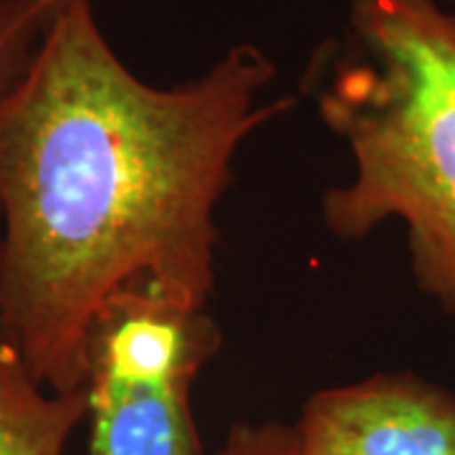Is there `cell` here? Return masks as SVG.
<instances>
[{
    "label": "cell",
    "mask_w": 455,
    "mask_h": 455,
    "mask_svg": "<svg viewBox=\"0 0 455 455\" xmlns=\"http://www.w3.org/2000/svg\"><path fill=\"white\" fill-rule=\"evenodd\" d=\"M61 0H0V92L13 84Z\"/></svg>",
    "instance_id": "6"
},
{
    "label": "cell",
    "mask_w": 455,
    "mask_h": 455,
    "mask_svg": "<svg viewBox=\"0 0 455 455\" xmlns=\"http://www.w3.org/2000/svg\"><path fill=\"white\" fill-rule=\"evenodd\" d=\"M233 44L170 86L137 76L92 0H61L0 92V339L51 392L86 390L89 334L130 289L208 309L235 157L296 104Z\"/></svg>",
    "instance_id": "1"
},
{
    "label": "cell",
    "mask_w": 455,
    "mask_h": 455,
    "mask_svg": "<svg viewBox=\"0 0 455 455\" xmlns=\"http://www.w3.org/2000/svg\"><path fill=\"white\" fill-rule=\"evenodd\" d=\"M304 455H455V395L385 372L311 395L293 423Z\"/></svg>",
    "instance_id": "4"
},
{
    "label": "cell",
    "mask_w": 455,
    "mask_h": 455,
    "mask_svg": "<svg viewBox=\"0 0 455 455\" xmlns=\"http://www.w3.org/2000/svg\"><path fill=\"white\" fill-rule=\"evenodd\" d=\"M451 3H455V0H451Z\"/></svg>",
    "instance_id": "8"
},
{
    "label": "cell",
    "mask_w": 455,
    "mask_h": 455,
    "mask_svg": "<svg viewBox=\"0 0 455 455\" xmlns=\"http://www.w3.org/2000/svg\"><path fill=\"white\" fill-rule=\"evenodd\" d=\"M220 326L147 289L114 296L89 334V455H203L193 385Z\"/></svg>",
    "instance_id": "3"
},
{
    "label": "cell",
    "mask_w": 455,
    "mask_h": 455,
    "mask_svg": "<svg viewBox=\"0 0 455 455\" xmlns=\"http://www.w3.org/2000/svg\"><path fill=\"white\" fill-rule=\"evenodd\" d=\"M86 412V390L51 392L0 339V455H64Z\"/></svg>",
    "instance_id": "5"
},
{
    "label": "cell",
    "mask_w": 455,
    "mask_h": 455,
    "mask_svg": "<svg viewBox=\"0 0 455 455\" xmlns=\"http://www.w3.org/2000/svg\"><path fill=\"white\" fill-rule=\"evenodd\" d=\"M212 455H304L293 425L235 423Z\"/></svg>",
    "instance_id": "7"
},
{
    "label": "cell",
    "mask_w": 455,
    "mask_h": 455,
    "mask_svg": "<svg viewBox=\"0 0 455 455\" xmlns=\"http://www.w3.org/2000/svg\"><path fill=\"white\" fill-rule=\"evenodd\" d=\"M314 107L352 157L322 196L326 230L362 241L400 220L418 289L455 316V11L349 0L314 61Z\"/></svg>",
    "instance_id": "2"
}]
</instances>
